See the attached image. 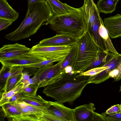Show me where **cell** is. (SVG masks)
<instances>
[{
	"instance_id": "obj_1",
	"label": "cell",
	"mask_w": 121,
	"mask_h": 121,
	"mask_svg": "<svg viewBox=\"0 0 121 121\" xmlns=\"http://www.w3.org/2000/svg\"><path fill=\"white\" fill-rule=\"evenodd\" d=\"M90 77L65 71L58 79L44 86L43 93L59 103H71L81 95Z\"/></svg>"
},
{
	"instance_id": "obj_2",
	"label": "cell",
	"mask_w": 121,
	"mask_h": 121,
	"mask_svg": "<svg viewBox=\"0 0 121 121\" xmlns=\"http://www.w3.org/2000/svg\"><path fill=\"white\" fill-rule=\"evenodd\" d=\"M54 15L46 1L28 6L26 15L20 25L5 37L13 41L27 38L36 33L42 25H46Z\"/></svg>"
},
{
	"instance_id": "obj_3",
	"label": "cell",
	"mask_w": 121,
	"mask_h": 121,
	"mask_svg": "<svg viewBox=\"0 0 121 121\" xmlns=\"http://www.w3.org/2000/svg\"><path fill=\"white\" fill-rule=\"evenodd\" d=\"M57 34L78 39L87 31L88 24L81 7L64 14L54 15L46 24Z\"/></svg>"
},
{
	"instance_id": "obj_4",
	"label": "cell",
	"mask_w": 121,
	"mask_h": 121,
	"mask_svg": "<svg viewBox=\"0 0 121 121\" xmlns=\"http://www.w3.org/2000/svg\"><path fill=\"white\" fill-rule=\"evenodd\" d=\"M76 46V58L72 71L75 73H79L85 72L102 51L96 43L92 34L88 30L78 39Z\"/></svg>"
},
{
	"instance_id": "obj_5",
	"label": "cell",
	"mask_w": 121,
	"mask_h": 121,
	"mask_svg": "<svg viewBox=\"0 0 121 121\" xmlns=\"http://www.w3.org/2000/svg\"><path fill=\"white\" fill-rule=\"evenodd\" d=\"M75 45L41 46L37 44L30 48L29 52L47 60L60 61L66 58Z\"/></svg>"
},
{
	"instance_id": "obj_6",
	"label": "cell",
	"mask_w": 121,
	"mask_h": 121,
	"mask_svg": "<svg viewBox=\"0 0 121 121\" xmlns=\"http://www.w3.org/2000/svg\"><path fill=\"white\" fill-rule=\"evenodd\" d=\"M63 60L53 65L52 63L45 67L38 69L35 73L39 88L50 84L60 78L65 70L62 71L61 65Z\"/></svg>"
},
{
	"instance_id": "obj_7",
	"label": "cell",
	"mask_w": 121,
	"mask_h": 121,
	"mask_svg": "<svg viewBox=\"0 0 121 121\" xmlns=\"http://www.w3.org/2000/svg\"><path fill=\"white\" fill-rule=\"evenodd\" d=\"M46 60L44 58L29 52L11 58L0 59V61L2 65L4 66H18L24 67Z\"/></svg>"
},
{
	"instance_id": "obj_8",
	"label": "cell",
	"mask_w": 121,
	"mask_h": 121,
	"mask_svg": "<svg viewBox=\"0 0 121 121\" xmlns=\"http://www.w3.org/2000/svg\"><path fill=\"white\" fill-rule=\"evenodd\" d=\"M62 104L56 101H48L46 109L61 121H75L73 109L67 107Z\"/></svg>"
},
{
	"instance_id": "obj_9",
	"label": "cell",
	"mask_w": 121,
	"mask_h": 121,
	"mask_svg": "<svg viewBox=\"0 0 121 121\" xmlns=\"http://www.w3.org/2000/svg\"><path fill=\"white\" fill-rule=\"evenodd\" d=\"M121 62V54H116L108 62V67L97 74L90 77L88 84H100L110 78L111 72L116 68Z\"/></svg>"
},
{
	"instance_id": "obj_10",
	"label": "cell",
	"mask_w": 121,
	"mask_h": 121,
	"mask_svg": "<svg viewBox=\"0 0 121 121\" xmlns=\"http://www.w3.org/2000/svg\"><path fill=\"white\" fill-rule=\"evenodd\" d=\"M24 69L22 66L2 65L0 71V93L6 92L8 83L10 78L23 73Z\"/></svg>"
},
{
	"instance_id": "obj_11",
	"label": "cell",
	"mask_w": 121,
	"mask_h": 121,
	"mask_svg": "<svg viewBox=\"0 0 121 121\" xmlns=\"http://www.w3.org/2000/svg\"><path fill=\"white\" fill-rule=\"evenodd\" d=\"M78 39L66 35L57 34L54 36L41 40L38 44L41 46H73L76 44Z\"/></svg>"
},
{
	"instance_id": "obj_12",
	"label": "cell",
	"mask_w": 121,
	"mask_h": 121,
	"mask_svg": "<svg viewBox=\"0 0 121 121\" xmlns=\"http://www.w3.org/2000/svg\"><path fill=\"white\" fill-rule=\"evenodd\" d=\"M30 48L24 45L16 43L5 44L0 49V59L14 57L29 52Z\"/></svg>"
},
{
	"instance_id": "obj_13",
	"label": "cell",
	"mask_w": 121,
	"mask_h": 121,
	"mask_svg": "<svg viewBox=\"0 0 121 121\" xmlns=\"http://www.w3.org/2000/svg\"><path fill=\"white\" fill-rule=\"evenodd\" d=\"M95 109L91 103L76 107L73 109L75 121H94Z\"/></svg>"
},
{
	"instance_id": "obj_14",
	"label": "cell",
	"mask_w": 121,
	"mask_h": 121,
	"mask_svg": "<svg viewBox=\"0 0 121 121\" xmlns=\"http://www.w3.org/2000/svg\"><path fill=\"white\" fill-rule=\"evenodd\" d=\"M103 22L110 38H114L121 36V14L105 18Z\"/></svg>"
},
{
	"instance_id": "obj_15",
	"label": "cell",
	"mask_w": 121,
	"mask_h": 121,
	"mask_svg": "<svg viewBox=\"0 0 121 121\" xmlns=\"http://www.w3.org/2000/svg\"><path fill=\"white\" fill-rule=\"evenodd\" d=\"M1 107L5 115L11 121H25L24 116L15 103H8Z\"/></svg>"
},
{
	"instance_id": "obj_16",
	"label": "cell",
	"mask_w": 121,
	"mask_h": 121,
	"mask_svg": "<svg viewBox=\"0 0 121 121\" xmlns=\"http://www.w3.org/2000/svg\"><path fill=\"white\" fill-rule=\"evenodd\" d=\"M19 14L10 6L7 0H0V19L13 22L18 18Z\"/></svg>"
},
{
	"instance_id": "obj_17",
	"label": "cell",
	"mask_w": 121,
	"mask_h": 121,
	"mask_svg": "<svg viewBox=\"0 0 121 121\" xmlns=\"http://www.w3.org/2000/svg\"><path fill=\"white\" fill-rule=\"evenodd\" d=\"M54 15L64 14L69 13L77 8L71 7L59 0H46Z\"/></svg>"
},
{
	"instance_id": "obj_18",
	"label": "cell",
	"mask_w": 121,
	"mask_h": 121,
	"mask_svg": "<svg viewBox=\"0 0 121 121\" xmlns=\"http://www.w3.org/2000/svg\"><path fill=\"white\" fill-rule=\"evenodd\" d=\"M116 55L109 52H101L86 69L85 72L92 68L104 66L110 61Z\"/></svg>"
},
{
	"instance_id": "obj_19",
	"label": "cell",
	"mask_w": 121,
	"mask_h": 121,
	"mask_svg": "<svg viewBox=\"0 0 121 121\" xmlns=\"http://www.w3.org/2000/svg\"><path fill=\"white\" fill-rule=\"evenodd\" d=\"M18 101H23L34 106L46 108L48 104V101L45 100L41 96L37 95L35 96L28 95H23L20 98Z\"/></svg>"
},
{
	"instance_id": "obj_20",
	"label": "cell",
	"mask_w": 121,
	"mask_h": 121,
	"mask_svg": "<svg viewBox=\"0 0 121 121\" xmlns=\"http://www.w3.org/2000/svg\"><path fill=\"white\" fill-rule=\"evenodd\" d=\"M118 0H99L97 6L101 13L105 14L111 13L116 10Z\"/></svg>"
},
{
	"instance_id": "obj_21",
	"label": "cell",
	"mask_w": 121,
	"mask_h": 121,
	"mask_svg": "<svg viewBox=\"0 0 121 121\" xmlns=\"http://www.w3.org/2000/svg\"><path fill=\"white\" fill-rule=\"evenodd\" d=\"M99 32L101 37L105 41L109 52L115 54L118 53L114 48L110 38L107 29L105 27L102 20L99 27Z\"/></svg>"
},
{
	"instance_id": "obj_22",
	"label": "cell",
	"mask_w": 121,
	"mask_h": 121,
	"mask_svg": "<svg viewBox=\"0 0 121 121\" xmlns=\"http://www.w3.org/2000/svg\"><path fill=\"white\" fill-rule=\"evenodd\" d=\"M24 85V83L20 82L10 91L0 93V106L8 103L12 96L23 88Z\"/></svg>"
},
{
	"instance_id": "obj_23",
	"label": "cell",
	"mask_w": 121,
	"mask_h": 121,
	"mask_svg": "<svg viewBox=\"0 0 121 121\" xmlns=\"http://www.w3.org/2000/svg\"><path fill=\"white\" fill-rule=\"evenodd\" d=\"M76 53V44L74 46L68 55L64 60L61 66V70L62 71L64 70L65 68L68 66H70L73 69L75 62Z\"/></svg>"
},
{
	"instance_id": "obj_24",
	"label": "cell",
	"mask_w": 121,
	"mask_h": 121,
	"mask_svg": "<svg viewBox=\"0 0 121 121\" xmlns=\"http://www.w3.org/2000/svg\"><path fill=\"white\" fill-rule=\"evenodd\" d=\"M108 62L103 66L92 68L80 73L82 75L90 77L93 76L107 69L108 67Z\"/></svg>"
},
{
	"instance_id": "obj_25",
	"label": "cell",
	"mask_w": 121,
	"mask_h": 121,
	"mask_svg": "<svg viewBox=\"0 0 121 121\" xmlns=\"http://www.w3.org/2000/svg\"><path fill=\"white\" fill-rule=\"evenodd\" d=\"M37 84L30 85L25 88H23L20 91L24 95H28L33 96L36 95L38 89Z\"/></svg>"
},
{
	"instance_id": "obj_26",
	"label": "cell",
	"mask_w": 121,
	"mask_h": 121,
	"mask_svg": "<svg viewBox=\"0 0 121 121\" xmlns=\"http://www.w3.org/2000/svg\"><path fill=\"white\" fill-rule=\"evenodd\" d=\"M22 73L18 74L11 78L8 82L6 91H10L14 88L20 82L22 76Z\"/></svg>"
},
{
	"instance_id": "obj_27",
	"label": "cell",
	"mask_w": 121,
	"mask_h": 121,
	"mask_svg": "<svg viewBox=\"0 0 121 121\" xmlns=\"http://www.w3.org/2000/svg\"><path fill=\"white\" fill-rule=\"evenodd\" d=\"M57 60H46L37 64H31L24 67L26 68H33L38 69L43 68L55 62H59Z\"/></svg>"
},
{
	"instance_id": "obj_28",
	"label": "cell",
	"mask_w": 121,
	"mask_h": 121,
	"mask_svg": "<svg viewBox=\"0 0 121 121\" xmlns=\"http://www.w3.org/2000/svg\"><path fill=\"white\" fill-rule=\"evenodd\" d=\"M101 114L107 121H121V111L111 114H108L104 112Z\"/></svg>"
},
{
	"instance_id": "obj_29",
	"label": "cell",
	"mask_w": 121,
	"mask_h": 121,
	"mask_svg": "<svg viewBox=\"0 0 121 121\" xmlns=\"http://www.w3.org/2000/svg\"><path fill=\"white\" fill-rule=\"evenodd\" d=\"M61 121V120L53 114L48 111L46 109L44 112L40 121Z\"/></svg>"
},
{
	"instance_id": "obj_30",
	"label": "cell",
	"mask_w": 121,
	"mask_h": 121,
	"mask_svg": "<svg viewBox=\"0 0 121 121\" xmlns=\"http://www.w3.org/2000/svg\"><path fill=\"white\" fill-rule=\"evenodd\" d=\"M121 111V107L119 104L114 105L108 109L105 112L108 114H111L119 112Z\"/></svg>"
},
{
	"instance_id": "obj_31",
	"label": "cell",
	"mask_w": 121,
	"mask_h": 121,
	"mask_svg": "<svg viewBox=\"0 0 121 121\" xmlns=\"http://www.w3.org/2000/svg\"><path fill=\"white\" fill-rule=\"evenodd\" d=\"M13 22L9 20L0 19V30L1 31L6 29Z\"/></svg>"
},
{
	"instance_id": "obj_32",
	"label": "cell",
	"mask_w": 121,
	"mask_h": 121,
	"mask_svg": "<svg viewBox=\"0 0 121 121\" xmlns=\"http://www.w3.org/2000/svg\"><path fill=\"white\" fill-rule=\"evenodd\" d=\"M20 91L12 96L10 99L8 103H14L17 102L18 100L20 98L24 95Z\"/></svg>"
},
{
	"instance_id": "obj_33",
	"label": "cell",
	"mask_w": 121,
	"mask_h": 121,
	"mask_svg": "<svg viewBox=\"0 0 121 121\" xmlns=\"http://www.w3.org/2000/svg\"><path fill=\"white\" fill-rule=\"evenodd\" d=\"M117 73L113 78L115 81H118L121 79V62L116 68Z\"/></svg>"
},
{
	"instance_id": "obj_34",
	"label": "cell",
	"mask_w": 121,
	"mask_h": 121,
	"mask_svg": "<svg viewBox=\"0 0 121 121\" xmlns=\"http://www.w3.org/2000/svg\"><path fill=\"white\" fill-rule=\"evenodd\" d=\"M38 81L36 77L35 76L31 78H30L27 82L24 84L23 88L27 87L29 85L35 84H37Z\"/></svg>"
},
{
	"instance_id": "obj_35",
	"label": "cell",
	"mask_w": 121,
	"mask_h": 121,
	"mask_svg": "<svg viewBox=\"0 0 121 121\" xmlns=\"http://www.w3.org/2000/svg\"><path fill=\"white\" fill-rule=\"evenodd\" d=\"M30 75L28 74V73L23 72L22 76L20 81V82H23L24 84L26 83L30 78Z\"/></svg>"
},
{
	"instance_id": "obj_36",
	"label": "cell",
	"mask_w": 121,
	"mask_h": 121,
	"mask_svg": "<svg viewBox=\"0 0 121 121\" xmlns=\"http://www.w3.org/2000/svg\"><path fill=\"white\" fill-rule=\"evenodd\" d=\"M45 0H28V6L37 3H41L46 2Z\"/></svg>"
},
{
	"instance_id": "obj_37",
	"label": "cell",
	"mask_w": 121,
	"mask_h": 121,
	"mask_svg": "<svg viewBox=\"0 0 121 121\" xmlns=\"http://www.w3.org/2000/svg\"><path fill=\"white\" fill-rule=\"evenodd\" d=\"M119 91L120 92L121 91V86H120V90Z\"/></svg>"
},
{
	"instance_id": "obj_38",
	"label": "cell",
	"mask_w": 121,
	"mask_h": 121,
	"mask_svg": "<svg viewBox=\"0 0 121 121\" xmlns=\"http://www.w3.org/2000/svg\"><path fill=\"white\" fill-rule=\"evenodd\" d=\"M120 105H121V104Z\"/></svg>"
},
{
	"instance_id": "obj_39",
	"label": "cell",
	"mask_w": 121,
	"mask_h": 121,
	"mask_svg": "<svg viewBox=\"0 0 121 121\" xmlns=\"http://www.w3.org/2000/svg\"><path fill=\"white\" fill-rule=\"evenodd\" d=\"M120 0H118L119 1Z\"/></svg>"
}]
</instances>
